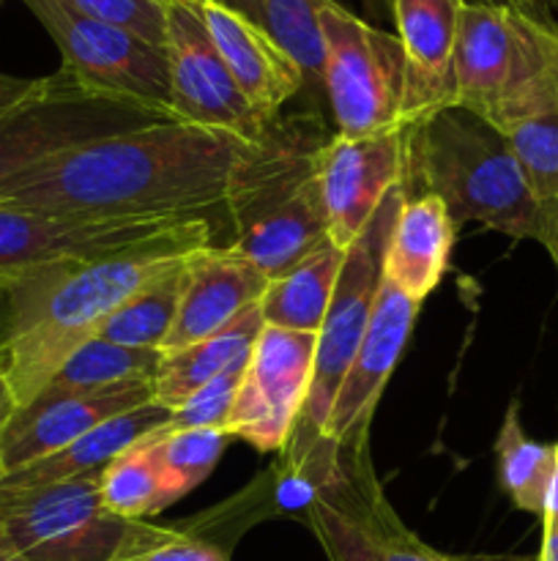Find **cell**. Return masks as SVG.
<instances>
[{"instance_id": "cell-3", "label": "cell", "mask_w": 558, "mask_h": 561, "mask_svg": "<svg viewBox=\"0 0 558 561\" xmlns=\"http://www.w3.org/2000/svg\"><path fill=\"white\" fill-rule=\"evenodd\" d=\"M441 197L454 228L479 222L514 241L550 244L553 214L531 195L507 135L463 107L408 131L405 181Z\"/></svg>"}, {"instance_id": "cell-4", "label": "cell", "mask_w": 558, "mask_h": 561, "mask_svg": "<svg viewBox=\"0 0 558 561\" xmlns=\"http://www.w3.org/2000/svg\"><path fill=\"white\" fill-rule=\"evenodd\" d=\"M321 115L279 118L266 131L255 164L230 201V241L239 255L277 279L328 241L317 184V151L326 142Z\"/></svg>"}, {"instance_id": "cell-42", "label": "cell", "mask_w": 558, "mask_h": 561, "mask_svg": "<svg viewBox=\"0 0 558 561\" xmlns=\"http://www.w3.org/2000/svg\"><path fill=\"white\" fill-rule=\"evenodd\" d=\"M0 561H27V559L20 557V553H16V551H11V548L5 546V542H0Z\"/></svg>"}, {"instance_id": "cell-27", "label": "cell", "mask_w": 558, "mask_h": 561, "mask_svg": "<svg viewBox=\"0 0 558 561\" xmlns=\"http://www.w3.org/2000/svg\"><path fill=\"white\" fill-rule=\"evenodd\" d=\"M162 359V351L126 348V345L93 337L60 365V370L33 400H55L66 398V394L96 392V389L135 381V378H156Z\"/></svg>"}, {"instance_id": "cell-13", "label": "cell", "mask_w": 558, "mask_h": 561, "mask_svg": "<svg viewBox=\"0 0 558 561\" xmlns=\"http://www.w3.org/2000/svg\"><path fill=\"white\" fill-rule=\"evenodd\" d=\"M170 115L181 124L230 131L244 140H263L277 121H266L235 85L222 55L213 47L195 0L167 3Z\"/></svg>"}, {"instance_id": "cell-21", "label": "cell", "mask_w": 558, "mask_h": 561, "mask_svg": "<svg viewBox=\"0 0 558 561\" xmlns=\"http://www.w3.org/2000/svg\"><path fill=\"white\" fill-rule=\"evenodd\" d=\"M454 236L457 228L441 197L405 195L383 257V279L421 305L449 268Z\"/></svg>"}, {"instance_id": "cell-6", "label": "cell", "mask_w": 558, "mask_h": 561, "mask_svg": "<svg viewBox=\"0 0 558 561\" xmlns=\"http://www.w3.org/2000/svg\"><path fill=\"white\" fill-rule=\"evenodd\" d=\"M162 121L173 118L135 99L82 85L63 69L42 77L27 96L0 113V192L58 153Z\"/></svg>"}, {"instance_id": "cell-45", "label": "cell", "mask_w": 558, "mask_h": 561, "mask_svg": "<svg viewBox=\"0 0 558 561\" xmlns=\"http://www.w3.org/2000/svg\"><path fill=\"white\" fill-rule=\"evenodd\" d=\"M0 356H3V354H0Z\"/></svg>"}, {"instance_id": "cell-29", "label": "cell", "mask_w": 558, "mask_h": 561, "mask_svg": "<svg viewBox=\"0 0 558 561\" xmlns=\"http://www.w3.org/2000/svg\"><path fill=\"white\" fill-rule=\"evenodd\" d=\"M498 482L512 504L523 513L542 518L547 485L556 466V444H539L528 438L520 422V405L512 403L503 416L496 438Z\"/></svg>"}, {"instance_id": "cell-26", "label": "cell", "mask_w": 558, "mask_h": 561, "mask_svg": "<svg viewBox=\"0 0 558 561\" xmlns=\"http://www.w3.org/2000/svg\"><path fill=\"white\" fill-rule=\"evenodd\" d=\"M186 255L175 257L164 272L148 279L140 290L129 296L107 323L102 327L98 337L107 343L126 345V348H148L162 351L164 340H167L170 329H173L175 316H178L181 305V288H184V268Z\"/></svg>"}, {"instance_id": "cell-43", "label": "cell", "mask_w": 558, "mask_h": 561, "mask_svg": "<svg viewBox=\"0 0 558 561\" xmlns=\"http://www.w3.org/2000/svg\"><path fill=\"white\" fill-rule=\"evenodd\" d=\"M553 14H558V0H553Z\"/></svg>"}, {"instance_id": "cell-11", "label": "cell", "mask_w": 558, "mask_h": 561, "mask_svg": "<svg viewBox=\"0 0 558 561\" xmlns=\"http://www.w3.org/2000/svg\"><path fill=\"white\" fill-rule=\"evenodd\" d=\"M60 49L63 66L74 80L96 91L156 107L170 115V71L164 49L142 42L135 33L88 20L60 0H22ZM173 118V115H170Z\"/></svg>"}, {"instance_id": "cell-39", "label": "cell", "mask_w": 558, "mask_h": 561, "mask_svg": "<svg viewBox=\"0 0 558 561\" xmlns=\"http://www.w3.org/2000/svg\"><path fill=\"white\" fill-rule=\"evenodd\" d=\"M545 515H558V442H556V466H553V477L550 485H547V496H545Z\"/></svg>"}, {"instance_id": "cell-41", "label": "cell", "mask_w": 558, "mask_h": 561, "mask_svg": "<svg viewBox=\"0 0 558 561\" xmlns=\"http://www.w3.org/2000/svg\"><path fill=\"white\" fill-rule=\"evenodd\" d=\"M550 214H553V230H550V244H547L545 250L550 252L553 263H556V268H558V203H553Z\"/></svg>"}, {"instance_id": "cell-19", "label": "cell", "mask_w": 558, "mask_h": 561, "mask_svg": "<svg viewBox=\"0 0 558 561\" xmlns=\"http://www.w3.org/2000/svg\"><path fill=\"white\" fill-rule=\"evenodd\" d=\"M465 0H394L392 16L405 53V129L454 107V44Z\"/></svg>"}, {"instance_id": "cell-8", "label": "cell", "mask_w": 558, "mask_h": 561, "mask_svg": "<svg viewBox=\"0 0 558 561\" xmlns=\"http://www.w3.org/2000/svg\"><path fill=\"white\" fill-rule=\"evenodd\" d=\"M408 186L397 184L388 190L377 211L361 230L359 239L345 250L342 268H339L337 288H334L332 305H328L323 327L317 332L315 370H312V387L306 394L304 411L299 416L293 438L282 453H301L321 442L323 425L328 420L337 389L348 373L350 359L359 348L367 332L372 310H375L377 290L383 283V257H386L388 239H392L394 219L403 208ZM279 453V455H282Z\"/></svg>"}, {"instance_id": "cell-28", "label": "cell", "mask_w": 558, "mask_h": 561, "mask_svg": "<svg viewBox=\"0 0 558 561\" xmlns=\"http://www.w3.org/2000/svg\"><path fill=\"white\" fill-rule=\"evenodd\" d=\"M98 493L109 513L129 520H148L178 502V493L164 477L156 449L148 438L118 455L98 474Z\"/></svg>"}, {"instance_id": "cell-38", "label": "cell", "mask_w": 558, "mask_h": 561, "mask_svg": "<svg viewBox=\"0 0 558 561\" xmlns=\"http://www.w3.org/2000/svg\"><path fill=\"white\" fill-rule=\"evenodd\" d=\"M536 561H558V515L542 518V548Z\"/></svg>"}, {"instance_id": "cell-34", "label": "cell", "mask_w": 558, "mask_h": 561, "mask_svg": "<svg viewBox=\"0 0 558 561\" xmlns=\"http://www.w3.org/2000/svg\"><path fill=\"white\" fill-rule=\"evenodd\" d=\"M118 561H230V553L191 526H153L151 535Z\"/></svg>"}, {"instance_id": "cell-37", "label": "cell", "mask_w": 558, "mask_h": 561, "mask_svg": "<svg viewBox=\"0 0 558 561\" xmlns=\"http://www.w3.org/2000/svg\"><path fill=\"white\" fill-rule=\"evenodd\" d=\"M14 414H16V400H14V392H11L9 378H5V359L0 356V438H3L5 427H9L11 420H14ZM0 480H3V469H0Z\"/></svg>"}, {"instance_id": "cell-14", "label": "cell", "mask_w": 558, "mask_h": 561, "mask_svg": "<svg viewBox=\"0 0 558 561\" xmlns=\"http://www.w3.org/2000/svg\"><path fill=\"white\" fill-rule=\"evenodd\" d=\"M186 219H80L0 206V290L60 261H85L131 250Z\"/></svg>"}, {"instance_id": "cell-23", "label": "cell", "mask_w": 558, "mask_h": 561, "mask_svg": "<svg viewBox=\"0 0 558 561\" xmlns=\"http://www.w3.org/2000/svg\"><path fill=\"white\" fill-rule=\"evenodd\" d=\"M263 327L266 321L260 316V307H255L235 323L224 327L222 332L173 351V354H164L156 378H153V403L170 411L178 409L197 389L244 362L252 345L260 337Z\"/></svg>"}, {"instance_id": "cell-15", "label": "cell", "mask_w": 558, "mask_h": 561, "mask_svg": "<svg viewBox=\"0 0 558 561\" xmlns=\"http://www.w3.org/2000/svg\"><path fill=\"white\" fill-rule=\"evenodd\" d=\"M419 307V301L383 279L364 337L350 359L348 373L339 383L337 398H334L328 420L323 425V442L342 453L370 449L372 414H375L383 387L403 356L410 332H414Z\"/></svg>"}, {"instance_id": "cell-16", "label": "cell", "mask_w": 558, "mask_h": 561, "mask_svg": "<svg viewBox=\"0 0 558 561\" xmlns=\"http://www.w3.org/2000/svg\"><path fill=\"white\" fill-rule=\"evenodd\" d=\"M408 131L370 137L332 135L317 151V184L328 219V241L348 250L388 190L405 181Z\"/></svg>"}, {"instance_id": "cell-17", "label": "cell", "mask_w": 558, "mask_h": 561, "mask_svg": "<svg viewBox=\"0 0 558 561\" xmlns=\"http://www.w3.org/2000/svg\"><path fill=\"white\" fill-rule=\"evenodd\" d=\"M153 378H135L115 387L85 394H66L55 400H33L20 409L0 438V469L3 477L36 463L58 449L69 447L88 431L113 416L151 403Z\"/></svg>"}, {"instance_id": "cell-24", "label": "cell", "mask_w": 558, "mask_h": 561, "mask_svg": "<svg viewBox=\"0 0 558 561\" xmlns=\"http://www.w3.org/2000/svg\"><path fill=\"white\" fill-rule=\"evenodd\" d=\"M342 261L345 250L326 244L288 274L271 279L257 305L266 327L290 329V332H321Z\"/></svg>"}, {"instance_id": "cell-32", "label": "cell", "mask_w": 558, "mask_h": 561, "mask_svg": "<svg viewBox=\"0 0 558 561\" xmlns=\"http://www.w3.org/2000/svg\"><path fill=\"white\" fill-rule=\"evenodd\" d=\"M66 9L135 33L142 42L164 49L167 44V3L164 0H60Z\"/></svg>"}, {"instance_id": "cell-9", "label": "cell", "mask_w": 558, "mask_h": 561, "mask_svg": "<svg viewBox=\"0 0 558 561\" xmlns=\"http://www.w3.org/2000/svg\"><path fill=\"white\" fill-rule=\"evenodd\" d=\"M323 85L337 121V135L370 137L408 131L405 107V53L397 33L350 14L337 0L321 9Z\"/></svg>"}, {"instance_id": "cell-20", "label": "cell", "mask_w": 558, "mask_h": 561, "mask_svg": "<svg viewBox=\"0 0 558 561\" xmlns=\"http://www.w3.org/2000/svg\"><path fill=\"white\" fill-rule=\"evenodd\" d=\"M195 9L252 107L266 121L282 118V107L304 93L299 64L266 31L219 0H195Z\"/></svg>"}, {"instance_id": "cell-18", "label": "cell", "mask_w": 558, "mask_h": 561, "mask_svg": "<svg viewBox=\"0 0 558 561\" xmlns=\"http://www.w3.org/2000/svg\"><path fill=\"white\" fill-rule=\"evenodd\" d=\"M271 279L228 244H211L186 257L178 316L162 354L222 332L260 305Z\"/></svg>"}, {"instance_id": "cell-5", "label": "cell", "mask_w": 558, "mask_h": 561, "mask_svg": "<svg viewBox=\"0 0 558 561\" xmlns=\"http://www.w3.org/2000/svg\"><path fill=\"white\" fill-rule=\"evenodd\" d=\"M454 107L501 131L558 113V22L465 3L454 44Z\"/></svg>"}, {"instance_id": "cell-36", "label": "cell", "mask_w": 558, "mask_h": 561, "mask_svg": "<svg viewBox=\"0 0 558 561\" xmlns=\"http://www.w3.org/2000/svg\"><path fill=\"white\" fill-rule=\"evenodd\" d=\"M33 85H36V80L11 77V75H3V71H0V113H3V110H9L11 104L20 102L22 96H27V93L33 91Z\"/></svg>"}, {"instance_id": "cell-44", "label": "cell", "mask_w": 558, "mask_h": 561, "mask_svg": "<svg viewBox=\"0 0 558 561\" xmlns=\"http://www.w3.org/2000/svg\"><path fill=\"white\" fill-rule=\"evenodd\" d=\"M164 3H167V0H164Z\"/></svg>"}, {"instance_id": "cell-1", "label": "cell", "mask_w": 558, "mask_h": 561, "mask_svg": "<svg viewBox=\"0 0 558 561\" xmlns=\"http://www.w3.org/2000/svg\"><path fill=\"white\" fill-rule=\"evenodd\" d=\"M263 140L162 121L71 148L0 192V206L80 219L228 222V206L255 164Z\"/></svg>"}, {"instance_id": "cell-30", "label": "cell", "mask_w": 558, "mask_h": 561, "mask_svg": "<svg viewBox=\"0 0 558 561\" xmlns=\"http://www.w3.org/2000/svg\"><path fill=\"white\" fill-rule=\"evenodd\" d=\"M148 442L156 449V458L173 491L184 499L191 488L211 474L233 436L224 427H195V431L153 433Z\"/></svg>"}, {"instance_id": "cell-33", "label": "cell", "mask_w": 558, "mask_h": 561, "mask_svg": "<svg viewBox=\"0 0 558 561\" xmlns=\"http://www.w3.org/2000/svg\"><path fill=\"white\" fill-rule=\"evenodd\" d=\"M249 359V356H246ZM246 359L239 362L235 367H230L228 373H222L219 378H213L211 383H206L202 389H197L186 403H181L178 409L170 414L167 425L156 433H175V431H195V427H224L228 425L230 409L235 403V394H239L241 378H244Z\"/></svg>"}, {"instance_id": "cell-7", "label": "cell", "mask_w": 558, "mask_h": 561, "mask_svg": "<svg viewBox=\"0 0 558 561\" xmlns=\"http://www.w3.org/2000/svg\"><path fill=\"white\" fill-rule=\"evenodd\" d=\"M156 524L109 513L98 474L0 488V542L27 561H118Z\"/></svg>"}, {"instance_id": "cell-22", "label": "cell", "mask_w": 558, "mask_h": 561, "mask_svg": "<svg viewBox=\"0 0 558 561\" xmlns=\"http://www.w3.org/2000/svg\"><path fill=\"white\" fill-rule=\"evenodd\" d=\"M170 414L173 411L151 400V403L140 405V409L113 416V420L88 431L77 442H71L69 447L58 449V453L47 455V458L36 460V463L25 466V469L5 474L0 480V488H33L49 485V482L77 480V477L102 474L118 455L140 444L142 438L162 431L167 425Z\"/></svg>"}, {"instance_id": "cell-40", "label": "cell", "mask_w": 558, "mask_h": 561, "mask_svg": "<svg viewBox=\"0 0 558 561\" xmlns=\"http://www.w3.org/2000/svg\"><path fill=\"white\" fill-rule=\"evenodd\" d=\"M367 9V16H370L372 22H381V20H388L392 16V5L394 0H361Z\"/></svg>"}, {"instance_id": "cell-10", "label": "cell", "mask_w": 558, "mask_h": 561, "mask_svg": "<svg viewBox=\"0 0 558 561\" xmlns=\"http://www.w3.org/2000/svg\"><path fill=\"white\" fill-rule=\"evenodd\" d=\"M328 561H525L512 557H452L421 542L383 496L370 449L332 447L321 488L304 513Z\"/></svg>"}, {"instance_id": "cell-25", "label": "cell", "mask_w": 558, "mask_h": 561, "mask_svg": "<svg viewBox=\"0 0 558 561\" xmlns=\"http://www.w3.org/2000/svg\"><path fill=\"white\" fill-rule=\"evenodd\" d=\"M266 31L304 75V96L312 107L326 99L323 85L321 9L326 0H219Z\"/></svg>"}, {"instance_id": "cell-12", "label": "cell", "mask_w": 558, "mask_h": 561, "mask_svg": "<svg viewBox=\"0 0 558 561\" xmlns=\"http://www.w3.org/2000/svg\"><path fill=\"white\" fill-rule=\"evenodd\" d=\"M315 351L317 334L263 327L224 431L257 453H282L310 394Z\"/></svg>"}, {"instance_id": "cell-31", "label": "cell", "mask_w": 558, "mask_h": 561, "mask_svg": "<svg viewBox=\"0 0 558 561\" xmlns=\"http://www.w3.org/2000/svg\"><path fill=\"white\" fill-rule=\"evenodd\" d=\"M531 195L542 206L558 203V113L534 115L503 131Z\"/></svg>"}, {"instance_id": "cell-35", "label": "cell", "mask_w": 558, "mask_h": 561, "mask_svg": "<svg viewBox=\"0 0 558 561\" xmlns=\"http://www.w3.org/2000/svg\"><path fill=\"white\" fill-rule=\"evenodd\" d=\"M479 3L520 11V14L534 16V20L539 22H556V14H553V0H479Z\"/></svg>"}, {"instance_id": "cell-2", "label": "cell", "mask_w": 558, "mask_h": 561, "mask_svg": "<svg viewBox=\"0 0 558 561\" xmlns=\"http://www.w3.org/2000/svg\"><path fill=\"white\" fill-rule=\"evenodd\" d=\"M219 225L186 219L131 250L60 261L0 290V354L16 411L25 409L66 359L98 337L107 318L148 279L186 252L217 244Z\"/></svg>"}]
</instances>
